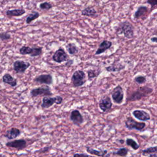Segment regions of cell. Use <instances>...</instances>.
<instances>
[{
	"label": "cell",
	"instance_id": "obj_28",
	"mask_svg": "<svg viewBox=\"0 0 157 157\" xmlns=\"http://www.w3.org/2000/svg\"><path fill=\"white\" fill-rule=\"evenodd\" d=\"M32 52H33L32 47H30L26 45H23L19 49V53L22 55H30L32 53Z\"/></svg>",
	"mask_w": 157,
	"mask_h": 157
},
{
	"label": "cell",
	"instance_id": "obj_16",
	"mask_svg": "<svg viewBox=\"0 0 157 157\" xmlns=\"http://www.w3.org/2000/svg\"><path fill=\"white\" fill-rule=\"evenodd\" d=\"M148 12V7L145 6H139L134 13V18L136 20L145 19Z\"/></svg>",
	"mask_w": 157,
	"mask_h": 157
},
{
	"label": "cell",
	"instance_id": "obj_25",
	"mask_svg": "<svg viewBox=\"0 0 157 157\" xmlns=\"http://www.w3.org/2000/svg\"><path fill=\"white\" fill-rule=\"evenodd\" d=\"M40 16V13L37 11H32L30 13L27 15L25 19V23L26 24H30L33 21L38 18Z\"/></svg>",
	"mask_w": 157,
	"mask_h": 157
},
{
	"label": "cell",
	"instance_id": "obj_3",
	"mask_svg": "<svg viewBox=\"0 0 157 157\" xmlns=\"http://www.w3.org/2000/svg\"><path fill=\"white\" fill-rule=\"evenodd\" d=\"M86 75L82 70H76L71 77V82L73 86L78 88L83 86L86 82Z\"/></svg>",
	"mask_w": 157,
	"mask_h": 157
},
{
	"label": "cell",
	"instance_id": "obj_24",
	"mask_svg": "<svg viewBox=\"0 0 157 157\" xmlns=\"http://www.w3.org/2000/svg\"><path fill=\"white\" fill-rule=\"evenodd\" d=\"M66 48L69 54L71 55H75L78 52V48L74 43H69L66 45Z\"/></svg>",
	"mask_w": 157,
	"mask_h": 157
},
{
	"label": "cell",
	"instance_id": "obj_2",
	"mask_svg": "<svg viewBox=\"0 0 157 157\" xmlns=\"http://www.w3.org/2000/svg\"><path fill=\"white\" fill-rule=\"evenodd\" d=\"M153 91V89L147 86H144L138 88L132 93H131L126 98V102H131L140 100L141 99L147 97L149 94H150Z\"/></svg>",
	"mask_w": 157,
	"mask_h": 157
},
{
	"label": "cell",
	"instance_id": "obj_12",
	"mask_svg": "<svg viewBox=\"0 0 157 157\" xmlns=\"http://www.w3.org/2000/svg\"><path fill=\"white\" fill-rule=\"evenodd\" d=\"M98 105L99 109L103 112H107L112 109V100L109 96H104L101 98L99 101Z\"/></svg>",
	"mask_w": 157,
	"mask_h": 157
},
{
	"label": "cell",
	"instance_id": "obj_41",
	"mask_svg": "<svg viewBox=\"0 0 157 157\" xmlns=\"http://www.w3.org/2000/svg\"><path fill=\"white\" fill-rule=\"evenodd\" d=\"M71 1H76V0H71Z\"/></svg>",
	"mask_w": 157,
	"mask_h": 157
},
{
	"label": "cell",
	"instance_id": "obj_26",
	"mask_svg": "<svg viewBox=\"0 0 157 157\" xmlns=\"http://www.w3.org/2000/svg\"><path fill=\"white\" fill-rule=\"evenodd\" d=\"M101 72V70L100 69H91L87 71V75H88V79L91 80L93 78L97 77L100 73Z\"/></svg>",
	"mask_w": 157,
	"mask_h": 157
},
{
	"label": "cell",
	"instance_id": "obj_13",
	"mask_svg": "<svg viewBox=\"0 0 157 157\" xmlns=\"http://www.w3.org/2000/svg\"><path fill=\"white\" fill-rule=\"evenodd\" d=\"M33 81L38 84H45L50 85L53 83V76L49 74H40L34 78Z\"/></svg>",
	"mask_w": 157,
	"mask_h": 157
},
{
	"label": "cell",
	"instance_id": "obj_14",
	"mask_svg": "<svg viewBox=\"0 0 157 157\" xmlns=\"http://www.w3.org/2000/svg\"><path fill=\"white\" fill-rule=\"evenodd\" d=\"M21 130L16 127H12L6 131L3 136L9 140H14L21 135Z\"/></svg>",
	"mask_w": 157,
	"mask_h": 157
},
{
	"label": "cell",
	"instance_id": "obj_33",
	"mask_svg": "<svg viewBox=\"0 0 157 157\" xmlns=\"http://www.w3.org/2000/svg\"><path fill=\"white\" fill-rule=\"evenodd\" d=\"M147 78L144 75H137L134 78V82L138 84V85H142L146 82Z\"/></svg>",
	"mask_w": 157,
	"mask_h": 157
},
{
	"label": "cell",
	"instance_id": "obj_22",
	"mask_svg": "<svg viewBox=\"0 0 157 157\" xmlns=\"http://www.w3.org/2000/svg\"><path fill=\"white\" fill-rule=\"evenodd\" d=\"M26 13V10L23 8L20 9H15L11 10H7L6 12V15L8 17H20L24 15Z\"/></svg>",
	"mask_w": 157,
	"mask_h": 157
},
{
	"label": "cell",
	"instance_id": "obj_20",
	"mask_svg": "<svg viewBox=\"0 0 157 157\" xmlns=\"http://www.w3.org/2000/svg\"><path fill=\"white\" fill-rule=\"evenodd\" d=\"M2 80L4 83L7 84L12 87H15L17 85V80L9 73H6L3 75Z\"/></svg>",
	"mask_w": 157,
	"mask_h": 157
},
{
	"label": "cell",
	"instance_id": "obj_39",
	"mask_svg": "<svg viewBox=\"0 0 157 157\" xmlns=\"http://www.w3.org/2000/svg\"><path fill=\"white\" fill-rule=\"evenodd\" d=\"M118 141H119V142H120V144H123V143L124 142V140H123V139H121V140H119Z\"/></svg>",
	"mask_w": 157,
	"mask_h": 157
},
{
	"label": "cell",
	"instance_id": "obj_36",
	"mask_svg": "<svg viewBox=\"0 0 157 157\" xmlns=\"http://www.w3.org/2000/svg\"><path fill=\"white\" fill-rule=\"evenodd\" d=\"M72 157H90V155L85 153H76L74 154Z\"/></svg>",
	"mask_w": 157,
	"mask_h": 157
},
{
	"label": "cell",
	"instance_id": "obj_4",
	"mask_svg": "<svg viewBox=\"0 0 157 157\" xmlns=\"http://www.w3.org/2000/svg\"><path fill=\"white\" fill-rule=\"evenodd\" d=\"M29 94L31 98H36L37 96H51L53 93L48 85H44L32 89L29 92Z\"/></svg>",
	"mask_w": 157,
	"mask_h": 157
},
{
	"label": "cell",
	"instance_id": "obj_21",
	"mask_svg": "<svg viewBox=\"0 0 157 157\" xmlns=\"http://www.w3.org/2000/svg\"><path fill=\"white\" fill-rule=\"evenodd\" d=\"M125 68V66L120 63V62L118 61H115L112 64L106 66L105 67V70L107 72H119Z\"/></svg>",
	"mask_w": 157,
	"mask_h": 157
},
{
	"label": "cell",
	"instance_id": "obj_6",
	"mask_svg": "<svg viewBox=\"0 0 157 157\" xmlns=\"http://www.w3.org/2000/svg\"><path fill=\"white\" fill-rule=\"evenodd\" d=\"M124 124H125L126 128L129 130L136 129V130H137L139 131H142L146 126V124L145 123H144L143 121L138 122L131 117H127V118L125 121Z\"/></svg>",
	"mask_w": 157,
	"mask_h": 157
},
{
	"label": "cell",
	"instance_id": "obj_31",
	"mask_svg": "<svg viewBox=\"0 0 157 157\" xmlns=\"http://www.w3.org/2000/svg\"><path fill=\"white\" fill-rule=\"evenodd\" d=\"M39 8L43 10H49L53 7V5L47 1L41 2L39 6Z\"/></svg>",
	"mask_w": 157,
	"mask_h": 157
},
{
	"label": "cell",
	"instance_id": "obj_32",
	"mask_svg": "<svg viewBox=\"0 0 157 157\" xmlns=\"http://www.w3.org/2000/svg\"><path fill=\"white\" fill-rule=\"evenodd\" d=\"M11 39L10 34L7 31L0 33V40L2 42L7 41Z\"/></svg>",
	"mask_w": 157,
	"mask_h": 157
},
{
	"label": "cell",
	"instance_id": "obj_5",
	"mask_svg": "<svg viewBox=\"0 0 157 157\" xmlns=\"http://www.w3.org/2000/svg\"><path fill=\"white\" fill-rule=\"evenodd\" d=\"M63 101V98L61 96H56L55 97L52 96H44L42 99V104L40 105L42 109H48L52 107L54 104L60 105Z\"/></svg>",
	"mask_w": 157,
	"mask_h": 157
},
{
	"label": "cell",
	"instance_id": "obj_23",
	"mask_svg": "<svg viewBox=\"0 0 157 157\" xmlns=\"http://www.w3.org/2000/svg\"><path fill=\"white\" fill-rule=\"evenodd\" d=\"M142 155L147 157H157V146L150 147L141 151Z\"/></svg>",
	"mask_w": 157,
	"mask_h": 157
},
{
	"label": "cell",
	"instance_id": "obj_11",
	"mask_svg": "<svg viewBox=\"0 0 157 157\" xmlns=\"http://www.w3.org/2000/svg\"><path fill=\"white\" fill-rule=\"evenodd\" d=\"M69 119L74 124L78 126H80L84 122L83 115L77 109H74L71 111L69 115Z\"/></svg>",
	"mask_w": 157,
	"mask_h": 157
},
{
	"label": "cell",
	"instance_id": "obj_1",
	"mask_svg": "<svg viewBox=\"0 0 157 157\" xmlns=\"http://www.w3.org/2000/svg\"><path fill=\"white\" fill-rule=\"evenodd\" d=\"M116 33L117 35L123 34V36L128 39H132L134 35V28L133 25L127 20L120 22L116 28Z\"/></svg>",
	"mask_w": 157,
	"mask_h": 157
},
{
	"label": "cell",
	"instance_id": "obj_35",
	"mask_svg": "<svg viewBox=\"0 0 157 157\" xmlns=\"http://www.w3.org/2000/svg\"><path fill=\"white\" fill-rule=\"evenodd\" d=\"M147 2L151 6V8H153L157 6V0H147Z\"/></svg>",
	"mask_w": 157,
	"mask_h": 157
},
{
	"label": "cell",
	"instance_id": "obj_10",
	"mask_svg": "<svg viewBox=\"0 0 157 157\" xmlns=\"http://www.w3.org/2000/svg\"><path fill=\"white\" fill-rule=\"evenodd\" d=\"M31 64L23 60H16L13 63V69L17 74H23L29 67Z\"/></svg>",
	"mask_w": 157,
	"mask_h": 157
},
{
	"label": "cell",
	"instance_id": "obj_19",
	"mask_svg": "<svg viewBox=\"0 0 157 157\" xmlns=\"http://www.w3.org/2000/svg\"><path fill=\"white\" fill-rule=\"evenodd\" d=\"M81 15L82 16L85 17H88L91 18H94L98 16L97 11L93 6H87L85 7L82 11H81Z\"/></svg>",
	"mask_w": 157,
	"mask_h": 157
},
{
	"label": "cell",
	"instance_id": "obj_30",
	"mask_svg": "<svg viewBox=\"0 0 157 157\" xmlns=\"http://www.w3.org/2000/svg\"><path fill=\"white\" fill-rule=\"evenodd\" d=\"M33 52L29 55L31 57H36L40 56L42 54V48L40 47H32Z\"/></svg>",
	"mask_w": 157,
	"mask_h": 157
},
{
	"label": "cell",
	"instance_id": "obj_9",
	"mask_svg": "<svg viewBox=\"0 0 157 157\" xmlns=\"http://www.w3.org/2000/svg\"><path fill=\"white\" fill-rule=\"evenodd\" d=\"M52 59L57 63H61L64 61H67L69 59V56L64 48L60 47L53 53Z\"/></svg>",
	"mask_w": 157,
	"mask_h": 157
},
{
	"label": "cell",
	"instance_id": "obj_40",
	"mask_svg": "<svg viewBox=\"0 0 157 157\" xmlns=\"http://www.w3.org/2000/svg\"><path fill=\"white\" fill-rule=\"evenodd\" d=\"M0 157H5V156H4V155H2V154H1V153H0Z\"/></svg>",
	"mask_w": 157,
	"mask_h": 157
},
{
	"label": "cell",
	"instance_id": "obj_18",
	"mask_svg": "<svg viewBox=\"0 0 157 157\" xmlns=\"http://www.w3.org/2000/svg\"><path fill=\"white\" fill-rule=\"evenodd\" d=\"M112 42L111 41L108 40H102L99 45V47L95 52V55H98L104 53L106 50L109 49L112 47Z\"/></svg>",
	"mask_w": 157,
	"mask_h": 157
},
{
	"label": "cell",
	"instance_id": "obj_15",
	"mask_svg": "<svg viewBox=\"0 0 157 157\" xmlns=\"http://www.w3.org/2000/svg\"><path fill=\"white\" fill-rule=\"evenodd\" d=\"M132 113L135 118L142 121H147L150 120V115L149 113L143 110L136 109L133 110Z\"/></svg>",
	"mask_w": 157,
	"mask_h": 157
},
{
	"label": "cell",
	"instance_id": "obj_7",
	"mask_svg": "<svg viewBox=\"0 0 157 157\" xmlns=\"http://www.w3.org/2000/svg\"><path fill=\"white\" fill-rule=\"evenodd\" d=\"M5 145L9 148H12L17 150H22L27 147L28 143L26 140L24 139H20L8 141L6 143Z\"/></svg>",
	"mask_w": 157,
	"mask_h": 157
},
{
	"label": "cell",
	"instance_id": "obj_17",
	"mask_svg": "<svg viewBox=\"0 0 157 157\" xmlns=\"http://www.w3.org/2000/svg\"><path fill=\"white\" fill-rule=\"evenodd\" d=\"M86 151L90 155L99 157H107L109 156V154H108V151L107 150H96L92 148L91 147L86 146Z\"/></svg>",
	"mask_w": 157,
	"mask_h": 157
},
{
	"label": "cell",
	"instance_id": "obj_27",
	"mask_svg": "<svg viewBox=\"0 0 157 157\" xmlns=\"http://www.w3.org/2000/svg\"><path fill=\"white\" fill-rule=\"evenodd\" d=\"M125 142L128 146L131 147L134 150H136L139 148V145L131 138H127L125 140Z\"/></svg>",
	"mask_w": 157,
	"mask_h": 157
},
{
	"label": "cell",
	"instance_id": "obj_38",
	"mask_svg": "<svg viewBox=\"0 0 157 157\" xmlns=\"http://www.w3.org/2000/svg\"><path fill=\"white\" fill-rule=\"evenodd\" d=\"M150 40L153 42L157 43V37H153L150 38Z\"/></svg>",
	"mask_w": 157,
	"mask_h": 157
},
{
	"label": "cell",
	"instance_id": "obj_37",
	"mask_svg": "<svg viewBox=\"0 0 157 157\" xmlns=\"http://www.w3.org/2000/svg\"><path fill=\"white\" fill-rule=\"evenodd\" d=\"M73 64H74V60H73V59H69L66 61V63H65L64 66L69 67L71 66Z\"/></svg>",
	"mask_w": 157,
	"mask_h": 157
},
{
	"label": "cell",
	"instance_id": "obj_8",
	"mask_svg": "<svg viewBox=\"0 0 157 157\" xmlns=\"http://www.w3.org/2000/svg\"><path fill=\"white\" fill-rule=\"evenodd\" d=\"M111 95L112 100L115 104H121L123 102L124 98V92L123 88L120 85H118L113 89Z\"/></svg>",
	"mask_w": 157,
	"mask_h": 157
},
{
	"label": "cell",
	"instance_id": "obj_29",
	"mask_svg": "<svg viewBox=\"0 0 157 157\" xmlns=\"http://www.w3.org/2000/svg\"><path fill=\"white\" fill-rule=\"evenodd\" d=\"M113 155L120 156L121 157H126L128 153V150L125 147L118 148L116 151L112 153Z\"/></svg>",
	"mask_w": 157,
	"mask_h": 157
},
{
	"label": "cell",
	"instance_id": "obj_34",
	"mask_svg": "<svg viewBox=\"0 0 157 157\" xmlns=\"http://www.w3.org/2000/svg\"><path fill=\"white\" fill-rule=\"evenodd\" d=\"M52 148V146H46L42 148H40L39 150L35 151V153H47Z\"/></svg>",
	"mask_w": 157,
	"mask_h": 157
}]
</instances>
